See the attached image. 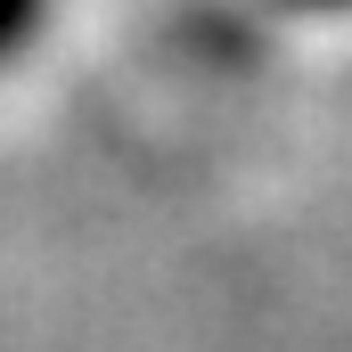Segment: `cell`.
<instances>
[{"mask_svg":"<svg viewBox=\"0 0 352 352\" xmlns=\"http://www.w3.org/2000/svg\"><path fill=\"white\" fill-rule=\"evenodd\" d=\"M33 25H41V0H0V66L33 41Z\"/></svg>","mask_w":352,"mask_h":352,"instance_id":"6da1fadb","label":"cell"},{"mask_svg":"<svg viewBox=\"0 0 352 352\" xmlns=\"http://www.w3.org/2000/svg\"><path fill=\"white\" fill-rule=\"evenodd\" d=\"M287 8H352V0H287Z\"/></svg>","mask_w":352,"mask_h":352,"instance_id":"7a4b0ae2","label":"cell"}]
</instances>
